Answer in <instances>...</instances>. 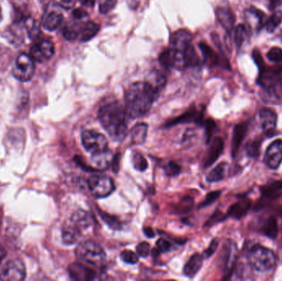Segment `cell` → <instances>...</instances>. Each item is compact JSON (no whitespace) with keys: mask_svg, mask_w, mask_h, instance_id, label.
<instances>
[{"mask_svg":"<svg viewBox=\"0 0 282 281\" xmlns=\"http://www.w3.org/2000/svg\"><path fill=\"white\" fill-rule=\"evenodd\" d=\"M159 95L148 82L133 84L126 92V108L127 117L136 119L147 114Z\"/></svg>","mask_w":282,"mask_h":281,"instance_id":"1","label":"cell"},{"mask_svg":"<svg viewBox=\"0 0 282 281\" xmlns=\"http://www.w3.org/2000/svg\"><path fill=\"white\" fill-rule=\"evenodd\" d=\"M126 108L119 102L102 106L98 111V119L113 140L122 141L127 135Z\"/></svg>","mask_w":282,"mask_h":281,"instance_id":"2","label":"cell"},{"mask_svg":"<svg viewBox=\"0 0 282 281\" xmlns=\"http://www.w3.org/2000/svg\"><path fill=\"white\" fill-rule=\"evenodd\" d=\"M258 84L261 87L263 98L268 103H278L282 99V82L280 71L276 69H260Z\"/></svg>","mask_w":282,"mask_h":281,"instance_id":"3","label":"cell"},{"mask_svg":"<svg viewBox=\"0 0 282 281\" xmlns=\"http://www.w3.org/2000/svg\"><path fill=\"white\" fill-rule=\"evenodd\" d=\"M75 254L78 259L92 267L102 268L107 262V256L102 247L92 240L81 243L77 247Z\"/></svg>","mask_w":282,"mask_h":281,"instance_id":"4","label":"cell"},{"mask_svg":"<svg viewBox=\"0 0 282 281\" xmlns=\"http://www.w3.org/2000/svg\"><path fill=\"white\" fill-rule=\"evenodd\" d=\"M248 262L252 268L257 272H269L277 264V257L273 251L262 246H254L247 256Z\"/></svg>","mask_w":282,"mask_h":281,"instance_id":"5","label":"cell"},{"mask_svg":"<svg viewBox=\"0 0 282 281\" xmlns=\"http://www.w3.org/2000/svg\"><path fill=\"white\" fill-rule=\"evenodd\" d=\"M88 188L96 198H105L115 191L114 181L110 176L95 173L88 179Z\"/></svg>","mask_w":282,"mask_h":281,"instance_id":"6","label":"cell"},{"mask_svg":"<svg viewBox=\"0 0 282 281\" xmlns=\"http://www.w3.org/2000/svg\"><path fill=\"white\" fill-rule=\"evenodd\" d=\"M81 138L84 148L93 155L108 150L107 138L99 132L93 130H87L83 131Z\"/></svg>","mask_w":282,"mask_h":281,"instance_id":"7","label":"cell"},{"mask_svg":"<svg viewBox=\"0 0 282 281\" xmlns=\"http://www.w3.org/2000/svg\"><path fill=\"white\" fill-rule=\"evenodd\" d=\"M12 72L13 76L19 81H30L35 73V64L31 55L24 53L19 55Z\"/></svg>","mask_w":282,"mask_h":281,"instance_id":"8","label":"cell"},{"mask_svg":"<svg viewBox=\"0 0 282 281\" xmlns=\"http://www.w3.org/2000/svg\"><path fill=\"white\" fill-rule=\"evenodd\" d=\"M26 267L21 260H10L2 267L0 272V280L2 281H21L26 279Z\"/></svg>","mask_w":282,"mask_h":281,"instance_id":"9","label":"cell"},{"mask_svg":"<svg viewBox=\"0 0 282 281\" xmlns=\"http://www.w3.org/2000/svg\"><path fill=\"white\" fill-rule=\"evenodd\" d=\"M159 63L167 69H175L179 71L187 68L183 52L172 47L161 53Z\"/></svg>","mask_w":282,"mask_h":281,"instance_id":"10","label":"cell"},{"mask_svg":"<svg viewBox=\"0 0 282 281\" xmlns=\"http://www.w3.org/2000/svg\"><path fill=\"white\" fill-rule=\"evenodd\" d=\"M55 54V45L49 40H40L31 46L30 55L38 62H44L53 57Z\"/></svg>","mask_w":282,"mask_h":281,"instance_id":"11","label":"cell"},{"mask_svg":"<svg viewBox=\"0 0 282 281\" xmlns=\"http://www.w3.org/2000/svg\"><path fill=\"white\" fill-rule=\"evenodd\" d=\"M282 161V140H278L268 146L264 162L271 169H278Z\"/></svg>","mask_w":282,"mask_h":281,"instance_id":"12","label":"cell"},{"mask_svg":"<svg viewBox=\"0 0 282 281\" xmlns=\"http://www.w3.org/2000/svg\"><path fill=\"white\" fill-rule=\"evenodd\" d=\"M259 117L264 134L267 136H273L275 132L278 121V116L276 112L270 108H262L259 112Z\"/></svg>","mask_w":282,"mask_h":281,"instance_id":"13","label":"cell"},{"mask_svg":"<svg viewBox=\"0 0 282 281\" xmlns=\"http://www.w3.org/2000/svg\"><path fill=\"white\" fill-rule=\"evenodd\" d=\"M69 277L72 280L78 281H93L96 278V272L93 270L80 264L73 263L68 268Z\"/></svg>","mask_w":282,"mask_h":281,"instance_id":"14","label":"cell"},{"mask_svg":"<svg viewBox=\"0 0 282 281\" xmlns=\"http://www.w3.org/2000/svg\"><path fill=\"white\" fill-rule=\"evenodd\" d=\"M245 18L249 26L256 31H260L267 22L265 13L255 7H250L245 10Z\"/></svg>","mask_w":282,"mask_h":281,"instance_id":"15","label":"cell"},{"mask_svg":"<svg viewBox=\"0 0 282 281\" xmlns=\"http://www.w3.org/2000/svg\"><path fill=\"white\" fill-rule=\"evenodd\" d=\"M216 14L221 26L226 30V32L230 33L234 28L235 17L234 12L230 7L219 6L216 10Z\"/></svg>","mask_w":282,"mask_h":281,"instance_id":"16","label":"cell"},{"mask_svg":"<svg viewBox=\"0 0 282 281\" xmlns=\"http://www.w3.org/2000/svg\"><path fill=\"white\" fill-rule=\"evenodd\" d=\"M192 36L190 31L186 29H181L175 31L172 35L170 38V44L172 48L176 50H180L182 52L184 51L186 48L188 47L190 44H192Z\"/></svg>","mask_w":282,"mask_h":281,"instance_id":"17","label":"cell"},{"mask_svg":"<svg viewBox=\"0 0 282 281\" xmlns=\"http://www.w3.org/2000/svg\"><path fill=\"white\" fill-rule=\"evenodd\" d=\"M224 141L220 137L214 139L213 142L211 143V147L209 148L204 160H203V166L204 167H208L213 164L216 160L218 159L223 152Z\"/></svg>","mask_w":282,"mask_h":281,"instance_id":"18","label":"cell"},{"mask_svg":"<svg viewBox=\"0 0 282 281\" xmlns=\"http://www.w3.org/2000/svg\"><path fill=\"white\" fill-rule=\"evenodd\" d=\"M189 122H197V123H203V114L202 112H198L197 110L192 109L182 115L180 117H177L175 119L172 120L166 124L167 127H173L176 125L183 124V123H189Z\"/></svg>","mask_w":282,"mask_h":281,"instance_id":"19","label":"cell"},{"mask_svg":"<svg viewBox=\"0 0 282 281\" xmlns=\"http://www.w3.org/2000/svg\"><path fill=\"white\" fill-rule=\"evenodd\" d=\"M203 259L204 258L201 254H198V253L193 254L183 268V273L186 277L193 278L202 268Z\"/></svg>","mask_w":282,"mask_h":281,"instance_id":"20","label":"cell"},{"mask_svg":"<svg viewBox=\"0 0 282 281\" xmlns=\"http://www.w3.org/2000/svg\"><path fill=\"white\" fill-rule=\"evenodd\" d=\"M71 224L77 227L80 231L87 230L93 224V219L88 212L84 210H77L71 218Z\"/></svg>","mask_w":282,"mask_h":281,"instance_id":"21","label":"cell"},{"mask_svg":"<svg viewBox=\"0 0 282 281\" xmlns=\"http://www.w3.org/2000/svg\"><path fill=\"white\" fill-rule=\"evenodd\" d=\"M81 237V231L74 224L64 226L62 229V240L66 245H73Z\"/></svg>","mask_w":282,"mask_h":281,"instance_id":"22","label":"cell"},{"mask_svg":"<svg viewBox=\"0 0 282 281\" xmlns=\"http://www.w3.org/2000/svg\"><path fill=\"white\" fill-rule=\"evenodd\" d=\"M148 133V125L139 123L133 127L131 131V138L133 143L142 144L146 140Z\"/></svg>","mask_w":282,"mask_h":281,"instance_id":"23","label":"cell"},{"mask_svg":"<svg viewBox=\"0 0 282 281\" xmlns=\"http://www.w3.org/2000/svg\"><path fill=\"white\" fill-rule=\"evenodd\" d=\"M64 17L61 13L51 12L48 13L43 21V27L49 31H55L63 22Z\"/></svg>","mask_w":282,"mask_h":281,"instance_id":"24","label":"cell"},{"mask_svg":"<svg viewBox=\"0 0 282 281\" xmlns=\"http://www.w3.org/2000/svg\"><path fill=\"white\" fill-rule=\"evenodd\" d=\"M247 131V125L240 124L236 126L234 131L232 141V154L233 157H235L237 153L240 144L242 143L243 140L245 138Z\"/></svg>","mask_w":282,"mask_h":281,"instance_id":"25","label":"cell"},{"mask_svg":"<svg viewBox=\"0 0 282 281\" xmlns=\"http://www.w3.org/2000/svg\"><path fill=\"white\" fill-rule=\"evenodd\" d=\"M199 47L204 57L205 62L207 63L209 65H216L220 64L221 59L208 45L202 42L199 44Z\"/></svg>","mask_w":282,"mask_h":281,"instance_id":"26","label":"cell"},{"mask_svg":"<svg viewBox=\"0 0 282 281\" xmlns=\"http://www.w3.org/2000/svg\"><path fill=\"white\" fill-rule=\"evenodd\" d=\"M228 165L227 162H223L217 165L207 176V180L210 183L212 182H218L225 178L226 172H227Z\"/></svg>","mask_w":282,"mask_h":281,"instance_id":"27","label":"cell"},{"mask_svg":"<svg viewBox=\"0 0 282 281\" xmlns=\"http://www.w3.org/2000/svg\"><path fill=\"white\" fill-rule=\"evenodd\" d=\"M183 54H184V57H185L187 67L199 66L201 60H200L199 55H197V51L195 50L192 43L190 44L188 47L186 48L183 51Z\"/></svg>","mask_w":282,"mask_h":281,"instance_id":"28","label":"cell"},{"mask_svg":"<svg viewBox=\"0 0 282 281\" xmlns=\"http://www.w3.org/2000/svg\"><path fill=\"white\" fill-rule=\"evenodd\" d=\"M92 161L95 164V168H98L99 170H105L108 167L111 163V157H110L109 151L93 154L92 157Z\"/></svg>","mask_w":282,"mask_h":281,"instance_id":"29","label":"cell"},{"mask_svg":"<svg viewBox=\"0 0 282 281\" xmlns=\"http://www.w3.org/2000/svg\"><path fill=\"white\" fill-rule=\"evenodd\" d=\"M100 31V26L98 24L95 23V22H89L86 24L83 31H82V35H81V41L83 42H87L97 36L98 31Z\"/></svg>","mask_w":282,"mask_h":281,"instance_id":"30","label":"cell"},{"mask_svg":"<svg viewBox=\"0 0 282 281\" xmlns=\"http://www.w3.org/2000/svg\"><path fill=\"white\" fill-rule=\"evenodd\" d=\"M249 37V31L246 26L243 24H240L235 29V41L238 48L242 47L247 39Z\"/></svg>","mask_w":282,"mask_h":281,"instance_id":"31","label":"cell"},{"mask_svg":"<svg viewBox=\"0 0 282 281\" xmlns=\"http://www.w3.org/2000/svg\"><path fill=\"white\" fill-rule=\"evenodd\" d=\"M282 22V12H277L271 16L270 18L266 22V29L268 32L273 33Z\"/></svg>","mask_w":282,"mask_h":281,"instance_id":"32","label":"cell"},{"mask_svg":"<svg viewBox=\"0 0 282 281\" xmlns=\"http://www.w3.org/2000/svg\"><path fill=\"white\" fill-rule=\"evenodd\" d=\"M153 75H154L153 79L150 81H148V83L151 85L152 88H154L157 94L159 96L162 89L164 88L165 84H166V78L160 74H154Z\"/></svg>","mask_w":282,"mask_h":281,"instance_id":"33","label":"cell"},{"mask_svg":"<svg viewBox=\"0 0 282 281\" xmlns=\"http://www.w3.org/2000/svg\"><path fill=\"white\" fill-rule=\"evenodd\" d=\"M132 162L135 169L137 170V171L144 172L147 169L148 162L145 159V157L143 156L142 153H140V152H135L133 154Z\"/></svg>","mask_w":282,"mask_h":281,"instance_id":"34","label":"cell"},{"mask_svg":"<svg viewBox=\"0 0 282 281\" xmlns=\"http://www.w3.org/2000/svg\"><path fill=\"white\" fill-rule=\"evenodd\" d=\"M249 206V202L242 201V202L236 203V204L231 206L230 210H229V214L231 216L235 217V218H240V217L243 216L246 213Z\"/></svg>","mask_w":282,"mask_h":281,"instance_id":"35","label":"cell"},{"mask_svg":"<svg viewBox=\"0 0 282 281\" xmlns=\"http://www.w3.org/2000/svg\"><path fill=\"white\" fill-rule=\"evenodd\" d=\"M194 202L192 198L186 196L183 198V200L178 203V205L175 206V212L178 214H186L191 211L192 207H193Z\"/></svg>","mask_w":282,"mask_h":281,"instance_id":"36","label":"cell"},{"mask_svg":"<svg viewBox=\"0 0 282 281\" xmlns=\"http://www.w3.org/2000/svg\"><path fill=\"white\" fill-rule=\"evenodd\" d=\"M99 214L102 220H103L111 229H116V230L121 229V222H120V220H119L116 217L109 215V214H107V213L103 212V211H101V210H99Z\"/></svg>","mask_w":282,"mask_h":281,"instance_id":"37","label":"cell"},{"mask_svg":"<svg viewBox=\"0 0 282 281\" xmlns=\"http://www.w3.org/2000/svg\"><path fill=\"white\" fill-rule=\"evenodd\" d=\"M171 248H172V244L169 243V241L165 240L164 238H159V240L157 241L156 248L152 251V253L158 256L159 253L169 252Z\"/></svg>","mask_w":282,"mask_h":281,"instance_id":"38","label":"cell"},{"mask_svg":"<svg viewBox=\"0 0 282 281\" xmlns=\"http://www.w3.org/2000/svg\"><path fill=\"white\" fill-rule=\"evenodd\" d=\"M121 259L127 264H136L139 262V255L131 250H125L121 253Z\"/></svg>","mask_w":282,"mask_h":281,"instance_id":"39","label":"cell"},{"mask_svg":"<svg viewBox=\"0 0 282 281\" xmlns=\"http://www.w3.org/2000/svg\"><path fill=\"white\" fill-rule=\"evenodd\" d=\"M116 4V0H99V12L106 14L111 12Z\"/></svg>","mask_w":282,"mask_h":281,"instance_id":"40","label":"cell"},{"mask_svg":"<svg viewBox=\"0 0 282 281\" xmlns=\"http://www.w3.org/2000/svg\"><path fill=\"white\" fill-rule=\"evenodd\" d=\"M164 172L166 173L167 176H178V174L180 173L181 167L177 162L170 161L167 163L166 166L164 167Z\"/></svg>","mask_w":282,"mask_h":281,"instance_id":"41","label":"cell"},{"mask_svg":"<svg viewBox=\"0 0 282 281\" xmlns=\"http://www.w3.org/2000/svg\"><path fill=\"white\" fill-rule=\"evenodd\" d=\"M267 57L272 62H281L282 60V50L279 47H273L268 51Z\"/></svg>","mask_w":282,"mask_h":281,"instance_id":"42","label":"cell"},{"mask_svg":"<svg viewBox=\"0 0 282 281\" xmlns=\"http://www.w3.org/2000/svg\"><path fill=\"white\" fill-rule=\"evenodd\" d=\"M62 34L64 38L69 41H74L78 36V31L72 26H64L62 30Z\"/></svg>","mask_w":282,"mask_h":281,"instance_id":"43","label":"cell"},{"mask_svg":"<svg viewBox=\"0 0 282 281\" xmlns=\"http://www.w3.org/2000/svg\"><path fill=\"white\" fill-rule=\"evenodd\" d=\"M221 194V191H212L211 193L207 194L206 199L200 204L199 208L207 207L208 205H211L220 197Z\"/></svg>","mask_w":282,"mask_h":281,"instance_id":"44","label":"cell"},{"mask_svg":"<svg viewBox=\"0 0 282 281\" xmlns=\"http://www.w3.org/2000/svg\"><path fill=\"white\" fill-rule=\"evenodd\" d=\"M136 252L139 257L145 258H147L148 256L150 255V246L147 242H142V243H139L137 247H136Z\"/></svg>","mask_w":282,"mask_h":281,"instance_id":"45","label":"cell"},{"mask_svg":"<svg viewBox=\"0 0 282 281\" xmlns=\"http://www.w3.org/2000/svg\"><path fill=\"white\" fill-rule=\"evenodd\" d=\"M218 244L219 243L217 239H213V240L211 241V244L209 245L208 248L202 254L203 258H211V256L213 255L216 249L218 248Z\"/></svg>","mask_w":282,"mask_h":281,"instance_id":"46","label":"cell"},{"mask_svg":"<svg viewBox=\"0 0 282 281\" xmlns=\"http://www.w3.org/2000/svg\"><path fill=\"white\" fill-rule=\"evenodd\" d=\"M202 124L204 125L206 127V131H207V142L209 143L210 140H211V135H212V132H213L214 128L216 127V124H215V122H213L212 120L209 119L206 122H203Z\"/></svg>","mask_w":282,"mask_h":281,"instance_id":"47","label":"cell"},{"mask_svg":"<svg viewBox=\"0 0 282 281\" xmlns=\"http://www.w3.org/2000/svg\"><path fill=\"white\" fill-rule=\"evenodd\" d=\"M259 144H260V142H258V141H255V142H253V143H249L247 146V151L249 152V154L250 156H256L259 153Z\"/></svg>","mask_w":282,"mask_h":281,"instance_id":"48","label":"cell"},{"mask_svg":"<svg viewBox=\"0 0 282 281\" xmlns=\"http://www.w3.org/2000/svg\"><path fill=\"white\" fill-rule=\"evenodd\" d=\"M88 12H86L85 10L83 9V8H77V9L73 11V17L75 19H83L85 17H88Z\"/></svg>","mask_w":282,"mask_h":281,"instance_id":"49","label":"cell"},{"mask_svg":"<svg viewBox=\"0 0 282 281\" xmlns=\"http://www.w3.org/2000/svg\"><path fill=\"white\" fill-rule=\"evenodd\" d=\"M120 162H121V154L116 153L112 159V169L114 172H117L120 168Z\"/></svg>","mask_w":282,"mask_h":281,"instance_id":"50","label":"cell"},{"mask_svg":"<svg viewBox=\"0 0 282 281\" xmlns=\"http://www.w3.org/2000/svg\"><path fill=\"white\" fill-rule=\"evenodd\" d=\"M267 1L270 10H275L277 7L282 4V0H267Z\"/></svg>","mask_w":282,"mask_h":281,"instance_id":"51","label":"cell"},{"mask_svg":"<svg viewBox=\"0 0 282 281\" xmlns=\"http://www.w3.org/2000/svg\"><path fill=\"white\" fill-rule=\"evenodd\" d=\"M144 233L148 238H152L155 236V233L154 230L150 228V227H145L144 229Z\"/></svg>","mask_w":282,"mask_h":281,"instance_id":"52","label":"cell"},{"mask_svg":"<svg viewBox=\"0 0 282 281\" xmlns=\"http://www.w3.org/2000/svg\"><path fill=\"white\" fill-rule=\"evenodd\" d=\"M81 3L86 7H93L96 0H80Z\"/></svg>","mask_w":282,"mask_h":281,"instance_id":"53","label":"cell"},{"mask_svg":"<svg viewBox=\"0 0 282 281\" xmlns=\"http://www.w3.org/2000/svg\"><path fill=\"white\" fill-rule=\"evenodd\" d=\"M6 256H7V252H6L5 248L2 246L0 245V263H1L2 260L6 258Z\"/></svg>","mask_w":282,"mask_h":281,"instance_id":"54","label":"cell"},{"mask_svg":"<svg viewBox=\"0 0 282 281\" xmlns=\"http://www.w3.org/2000/svg\"><path fill=\"white\" fill-rule=\"evenodd\" d=\"M61 1L62 2H66V3L72 2V0H61Z\"/></svg>","mask_w":282,"mask_h":281,"instance_id":"55","label":"cell"},{"mask_svg":"<svg viewBox=\"0 0 282 281\" xmlns=\"http://www.w3.org/2000/svg\"><path fill=\"white\" fill-rule=\"evenodd\" d=\"M2 11H1V7H0V21L2 20Z\"/></svg>","mask_w":282,"mask_h":281,"instance_id":"56","label":"cell"},{"mask_svg":"<svg viewBox=\"0 0 282 281\" xmlns=\"http://www.w3.org/2000/svg\"></svg>","mask_w":282,"mask_h":281,"instance_id":"57","label":"cell"}]
</instances>
